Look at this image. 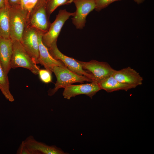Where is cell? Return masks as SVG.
<instances>
[{
	"label": "cell",
	"mask_w": 154,
	"mask_h": 154,
	"mask_svg": "<svg viewBox=\"0 0 154 154\" xmlns=\"http://www.w3.org/2000/svg\"><path fill=\"white\" fill-rule=\"evenodd\" d=\"M8 7L9 37L12 40L21 41L27 25L28 12L21 6Z\"/></svg>",
	"instance_id": "6da1fadb"
},
{
	"label": "cell",
	"mask_w": 154,
	"mask_h": 154,
	"mask_svg": "<svg viewBox=\"0 0 154 154\" xmlns=\"http://www.w3.org/2000/svg\"><path fill=\"white\" fill-rule=\"evenodd\" d=\"M12 41L13 53L11 62V68H23L29 70L35 75L38 74L39 67L25 49L21 42L16 40Z\"/></svg>",
	"instance_id": "7a4b0ae2"
},
{
	"label": "cell",
	"mask_w": 154,
	"mask_h": 154,
	"mask_svg": "<svg viewBox=\"0 0 154 154\" xmlns=\"http://www.w3.org/2000/svg\"><path fill=\"white\" fill-rule=\"evenodd\" d=\"M52 71L56 76V81L54 88L49 89L48 91V95L50 96L54 95L59 89L64 88L73 83L92 82L86 77L78 75L67 68L54 66L52 68Z\"/></svg>",
	"instance_id": "3957f363"
},
{
	"label": "cell",
	"mask_w": 154,
	"mask_h": 154,
	"mask_svg": "<svg viewBox=\"0 0 154 154\" xmlns=\"http://www.w3.org/2000/svg\"><path fill=\"white\" fill-rule=\"evenodd\" d=\"M47 0H39L28 13L27 25L33 27L44 34L48 31L51 23L46 9Z\"/></svg>",
	"instance_id": "277c9868"
},
{
	"label": "cell",
	"mask_w": 154,
	"mask_h": 154,
	"mask_svg": "<svg viewBox=\"0 0 154 154\" xmlns=\"http://www.w3.org/2000/svg\"><path fill=\"white\" fill-rule=\"evenodd\" d=\"M74 14V12H68L66 9L59 11L54 21L51 23L48 31L43 34L42 37V42L48 49L57 43L58 38L64 24Z\"/></svg>",
	"instance_id": "5b68a950"
},
{
	"label": "cell",
	"mask_w": 154,
	"mask_h": 154,
	"mask_svg": "<svg viewBox=\"0 0 154 154\" xmlns=\"http://www.w3.org/2000/svg\"><path fill=\"white\" fill-rule=\"evenodd\" d=\"M83 69L91 74L98 83L112 75L114 70L107 62L92 60L88 62L77 60Z\"/></svg>",
	"instance_id": "8992f818"
},
{
	"label": "cell",
	"mask_w": 154,
	"mask_h": 154,
	"mask_svg": "<svg viewBox=\"0 0 154 154\" xmlns=\"http://www.w3.org/2000/svg\"><path fill=\"white\" fill-rule=\"evenodd\" d=\"M41 32L33 27L27 25L20 41L37 64L39 57V37Z\"/></svg>",
	"instance_id": "52a82bcc"
},
{
	"label": "cell",
	"mask_w": 154,
	"mask_h": 154,
	"mask_svg": "<svg viewBox=\"0 0 154 154\" xmlns=\"http://www.w3.org/2000/svg\"><path fill=\"white\" fill-rule=\"evenodd\" d=\"M76 11L72 18L73 24L78 29L85 27L86 18L89 13L95 8V0H73Z\"/></svg>",
	"instance_id": "ba28073f"
},
{
	"label": "cell",
	"mask_w": 154,
	"mask_h": 154,
	"mask_svg": "<svg viewBox=\"0 0 154 154\" xmlns=\"http://www.w3.org/2000/svg\"><path fill=\"white\" fill-rule=\"evenodd\" d=\"M48 50L54 58L62 62L69 70L78 75L86 77L92 82L94 81L92 76L83 69L77 60L65 55L59 50L57 47V43L52 45Z\"/></svg>",
	"instance_id": "9c48e42d"
},
{
	"label": "cell",
	"mask_w": 154,
	"mask_h": 154,
	"mask_svg": "<svg viewBox=\"0 0 154 154\" xmlns=\"http://www.w3.org/2000/svg\"><path fill=\"white\" fill-rule=\"evenodd\" d=\"M100 90L101 89L98 83L94 81L90 83L77 85L71 84L64 88L63 96L65 98L69 100L72 97L84 94L92 99Z\"/></svg>",
	"instance_id": "30bf717a"
},
{
	"label": "cell",
	"mask_w": 154,
	"mask_h": 154,
	"mask_svg": "<svg viewBox=\"0 0 154 154\" xmlns=\"http://www.w3.org/2000/svg\"><path fill=\"white\" fill-rule=\"evenodd\" d=\"M22 143L29 150L31 154H68L56 146H49L38 141L32 136L28 137Z\"/></svg>",
	"instance_id": "8fae6325"
},
{
	"label": "cell",
	"mask_w": 154,
	"mask_h": 154,
	"mask_svg": "<svg viewBox=\"0 0 154 154\" xmlns=\"http://www.w3.org/2000/svg\"><path fill=\"white\" fill-rule=\"evenodd\" d=\"M112 76L118 81L132 86L133 88L142 84V77L130 67L114 70Z\"/></svg>",
	"instance_id": "7c38bea8"
},
{
	"label": "cell",
	"mask_w": 154,
	"mask_h": 154,
	"mask_svg": "<svg viewBox=\"0 0 154 154\" xmlns=\"http://www.w3.org/2000/svg\"><path fill=\"white\" fill-rule=\"evenodd\" d=\"M44 33H41L38 38L39 57L37 64L43 66L45 69L52 73V69L54 66L67 68L61 61L54 58L50 54L48 49L44 45L42 41V37Z\"/></svg>",
	"instance_id": "4fadbf2b"
},
{
	"label": "cell",
	"mask_w": 154,
	"mask_h": 154,
	"mask_svg": "<svg viewBox=\"0 0 154 154\" xmlns=\"http://www.w3.org/2000/svg\"><path fill=\"white\" fill-rule=\"evenodd\" d=\"M13 53V41L10 38L0 37V62L8 74L11 69V62Z\"/></svg>",
	"instance_id": "5bb4252c"
},
{
	"label": "cell",
	"mask_w": 154,
	"mask_h": 154,
	"mask_svg": "<svg viewBox=\"0 0 154 154\" xmlns=\"http://www.w3.org/2000/svg\"><path fill=\"white\" fill-rule=\"evenodd\" d=\"M101 90L108 92H111L119 90L127 91L133 88L131 86L121 83L117 80L111 75L98 83Z\"/></svg>",
	"instance_id": "9a60e30c"
},
{
	"label": "cell",
	"mask_w": 154,
	"mask_h": 154,
	"mask_svg": "<svg viewBox=\"0 0 154 154\" xmlns=\"http://www.w3.org/2000/svg\"><path fill=\"white\" fill-rule=\"evenodd\" d=\"M9 7L0 9V37L10 38Z\"/></svg>",
	"instance_id": "2e32d148"
},
{
	"label": "cell",
	"mask_w": 154,
	"mask_h": 154,
	"mask_svg": "<svg viewBox=\"0 0 154 154\" xmlns=\"http://www.w3.org/2000/svg\"><path fill=\"white\" fill-rule=\"evenodd\" d=\"M0 90L5 98L13 102L14 99L9 90V83L8 74L4 70L0 62Z\"/></svg>",
	"instance_id": "e0dca14e"
},
{
	"label": "cell",
	"mask_w": 154,
	"mask_h": 154,
	"mask_svg": "<svg viewBox=\"0 0 154 154\" xmlns=\"http://www.w3.org/2000/svg\"><path fill=\"white\" fill-rule=\"evenodd\" d=\"M70 0H47L46 9L48 15L50 17L52 13L58 7L68 4Z\"/></svg>",
	"instance_id": "ac0fdd59"
},
{
	"label": "cell",
	"mask_w": 154,
	"mask_h": 154,
	"mask_svg": "<svg viewBox=\"0 0 154 154\" xmlns=\"http://www.w3.org/2000/svg\"><path fill=\"white\" fill-rule=\"evenodd\" d=\"M52 73L48 70L45 69L39 70L38 74L41 80L46 84L50 83L52 81Z\"/></svg>",
	"instance_id": "d6986e66"
},
{
	"label": "cell",
	"mask_w": 154,
	"mask_h": 154,
	"mask_svg": "<svg viewBox=\"0 0 154 154\" xmlns=\"http://www.w3.org/2000/svg\"><path fill=\"white\" fill-rule=\"evenodd\" d=\"M120 0H95V9L97 11H99L113 2Z\"/></svg>",
	"instance_id": "ffe728a7"
},
{
	"label": "cell",
	"mask_w": 154,
	"mask_h": 154,
	"mask_svg": "<svg viewBox=\"0 0 154 154\" xmlns=\"http://www.w3.org/2000/svg\"><path fill=\"white\" fill-rule=\"evenodd\" d=\"M38 0H21V6L29 13L35 6Z\"/></svg>",
	"instance_id": "44dd1931"
},
{
	"label": "cell",
	"mask_w": 154,
	"mask_h": 154,
	"mask_svg": "<svg viewBox=\"0 0 154 154\" xmlns=\"http://www.w3.org/2000/svg\"><path fill=\"white\" fill-rule=\"evenodd\" d=\"M17 153L18 154H31L29 150L22 142L17 151Z\"/></svg>",
	"instance_id": "7402d4cb"
},
{
	"label": "cell",
	"mask_w": 154,
	"mask_h": 154,
	"mask_svg": "<svg viewBox=\"0 0 154 154\" xmlns=\"http://www.w3.org/2000/svg\"><path fill=\"white\" fill-rule=\"evenodd\" d=\"M21 0H7V5L9 7L21 6Z\"/></svg>",
	"instance_id": "603a6c76"
},
{
	"label": "cell",
	"mask_w": 154,
	"mask_h": 154,
	"mask_svg": "<svg viewBox=\"0 0 154 154\" xmlns=\"http://www.w3.org/2000/svg\"><path fill=\"white\" fill-rule=\"evenodd\" d=\"M6 5L5 0H0V9L4 7Z\"/></svg>",
	"instance_id": "cb8c5ba5"
},
{
	"label": "cell",
	"mask_w": 154,
	"mask_h": 154,
	"mask_svg": "<svg viewBox=\"0 0 154 154\" xmlns=\"http://www.w3.org/2000/svg\"><path fill=\"white\" fill-rule=\"evenodd\" d=\"M137 4H139L143 3L144 0H133Z\"/></svg>",
	"instance_id": "d4e9b609"
},
{
	"label": "cell",
	"mask_w": 154,
	"mask_h": 154,
	"mask_svg": "<svg viewBox=\"0 0 154 154\" xmlns=\"http://www.w3.org/2000/svg\"><path fill=\"white\" fill-rule=\"evenodd\" d=\"M73 0H70L68 3V4H70L72 3V1Z\"/></svg>",
	"instance_id": "484cf974"
},
{
	"label": "cell",
	"mask_w": 154,
	"mask_h": 154,
	"mask_svg": "<svg viewBox=\"0 0 154 154\" xmlns=\"http://www.w3.org/2000/svg\"><path fill=\"white\" fill-rule=\"evenodd\" d=\"M5 1H6V3L7 5V0H5Z\"/></svg>",
	"instance_id": "4316f807"
}]
</instances>
